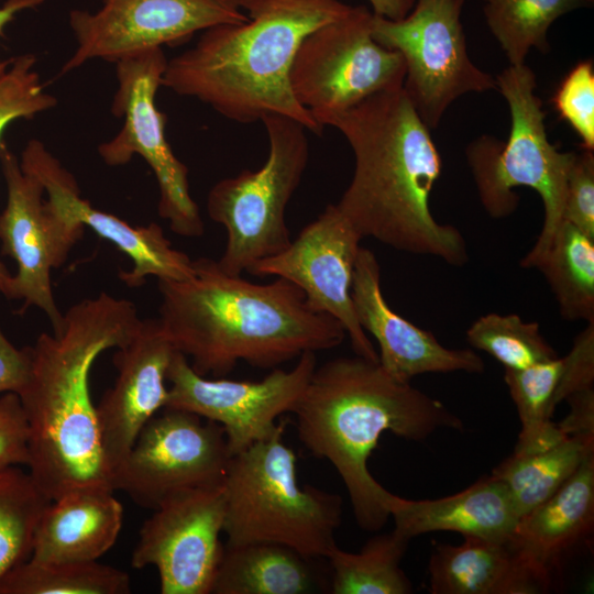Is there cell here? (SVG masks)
Here are the masks:
<instances>
[{"label": "cell", "mask_w": 594, "mask_h": 594, "mask_svg": "<svg viewBox=\"0 0 594 594\" xmlns=\"http://www.w3.org/2000/svg\"><path fill=\"white\" fill-rule=\"evenodd\" d=\"M326 125L339 130L353 151V176L336 205L362 239L454 266L468 263L462 233L431 213L442 160L403 86L330 116Z\"/></svg>", "instance_id": "1"}, {"label": "cell", "mask_w": 594, "mask_h": 594, "mask_svg": "<svg viewBox=\"0 0 594 594\" xmlns=\"http://www.w3.org/2000/svg\"><path fill=\"white\" fill-rule=\"evenodd\" d=\"M193 264L188 279L158 280L157 319L199 375L222 377L240 361L276 369L304 352L336 348L346 336L337 319L312 310L301 289L285 278L256 284L227 274L209 257Z\"/></svg>", "instance_id": "2"}, {"label": "cell", "mask_w": 594, "mask_h": 594, "mask_svg": "<svg viewBox=\"0 0 594 594\" xmlns=\"http://www.w3.org/2000/svg\"><path fill=\"white\" fill-rule=\"evenodd\" d=\"M140 321L133 302L102 292L70 306L62 330L41 333L31 346L30 377L18 395L29 428L26 466L51 501L79 486L112 488L89 373L102 352L130 341Z\"/></svg>", "instance_id": "3"}, {"label": "cell", "mask_w": 594, "mask_h": 594, "mask_svg": "<svg viewBox=\"0 0 594 594\" xmlns=\"http://www.w3.org/2000/svg\"><path fill=\"white\" fill-rule=\"evenodd\" d=\"M300 442L328 460L344 483L359 527L377 531L391 517V492L367 462L384 432L424 441L462 420L441 402L388 375L378 362L340 356L316 367L293 410Z\"/></svg>", "instance_id": "4"}, {"label": "cell", "mask_w": 594, "mask_h": 594, "mask_svg": "<svg viewBox=\"0 0 594 594\" xmlns=\"http://www.w3.org/2000/svg\"><path fill=\"white\" fill-rule=\"evenodd\" d=\"M240 4L248 20L202 31L193 47L167 61L162 86L238 123L280 114L320 135L323 128L292 92L289 73L302 40L345 15L352 6L342 0H240Z\"/></svg>", "instance_id": "5"}, {"label": "cell", "mask_w": 594, "mask_h": 594, "mask_svg": "<svg viewBox=\"0 0 594 594\" xmlns=\"http://www.w3.org/2000/svg\"><path fill=\"white\" fill-rule=\"evenodd\" d=\"M285 421L267 439L231 457L222 483L226 546L275 542L326 559L337 547L342 498L300 486L297 457L283 441Z\"/></svg>", "instance_id": "6"}, {"label": "cell", "mask_w": 594, "mask_h": 594, "mask_svg": "<svg viewBox=\"0 0 594 594\" xmlns=\"http://www.w3.org/2000/svg\"><path fill=\"white\" fill-rule=\"evenodd\" d=\"M497 90L505 98L510 129L506 141L481 135L466 145L480 201L494 219H503L519 205L517 187L539 194L543 205L541 231L520 266L534 268L549 249L563 222L566 180L575 152H562L547 135L542 101L536 95V75L525 63L509 65L496 77Z\"/></svg>", "instance_id": "7"}, {"label": "cell", "mask_w": 594, "mask_h": 594, "mask_svg": "<svg viewBox=\"0 0 594 594\" xmlns=\"http://www.w3.org/2000/svg\"><path fill=\"white\" fill-rule=\"evenodd\" d=\"M261 121L268 140L263 166L217 182L207 196L209 218L227 233L217 262L230 275H241L290 244L285 211L309 160V131L304 124L280 114H267Z\"/></svg>", "instance_id": "8"}, {"label": "cell", "mask_w": 594, "mask_h": 594, "mask_svg": "<svg viewBox=\"0 0 594 594\" xmlns=\"http://www.w3.org/2000/svg\"><path fill=\"white\" fill-rule=\"evenodd\" d=\"M464 0H416L410 12L393 21L373 14L371 31L405 63L403 88L429 130L447 109L470 92L497 90L496 78L468 54L461 22Z\"/></svg>", "instance_id": "9"}, {"label": "cell", "mask_w": 594, "mask_h": 594, "mask_svg": "<svg viewBox=\"0 0 594 594\" xmlns=\"http://www.w3.org/2000/svg\"><path fill=\"white\" fill-rule=\"evenodd\" d=\"M372 18L366 7L352 6L345 15L310 32L297 50L292 92L322 128L330 116L404 84V59L374 40Z\"/></svg>", "instance_id": "10"}, {"label": "cell", "mask_w": 594, "mask_h": 594, "mask_svg": "<svg viewBox=\"0 0 594 594\" xmlns=\"http://www.w3.org/2000/svg\"><path fill=\"white\" fill-rule=\"evenodd\" d=\"M167 61L162 47H156L116 62L118 88L111 112L124 117V122L113 139L98 146V153L109 166L124 165L140 155L158 185L160 217L177 235L198 238L205 224L190 195L188 168L166 140V114L155 101Z\"/></svg>", "instance_id": "11"}, {"label": "cell", "mask_w": 594, "mask_h": 594, "mask_svg": "<svg viewBox=\"0 0 594 594\" xmlns=\"http://www.w3.org/2000/svg\"><path fill=\"white\" fill-rule=\"evenodd\" d=\"M230 459L220 425L164 408L142 428L113 471L111 486L154 510L177 495L221 485Z\"/></svg>", "instance_id": "12"}, {"label": "cell", "mask_w": 594, "mask_h": 594, "mask_svg": "<svg viewBox=\"0 0 594 594\" xmlns=\"http://www.w3.org/2000/svg\"><path fill=\"white\" fill-rule=\"evenodd\" d=\"M316 367L315 352H304L293 369H273L258 382L207 378L175 351L167 370L165 408L186 410L220 425L232 457L278 429L277 418L293 413Z\"/></svg>", "instance_id": "13"}, {"label": "cell", "mask_w": 594, "mask_h": 594, "mask_svg": "<svg viewBox=\"0 0 594 594\" xmlns=\"http://www.w3.org/2000/svg\"><path fill=\"white\" fill-rule=\"evenodd\" d=\"M246 20L240 0H102L94 13L70 11L77 48L62 74L90 59L116 63L163 45L183 44L215 25Z\"/></svg>", "instance_id": "14"}, {"label": "cell", "mask_w": 594, "mask_h": 594, "mask_svg": "<svg viewBox=\"0 0 594 594\" xmlns=\"http://www.w3.org/2000/svg\"><path fill=\"white\" fill-rule=\"evenodd\" d=\"M0 162L7 184V205L0 215L1 254L18 265L7 298L23 299L20 312L37 307L50 319L54 333L63 328L51 280L53 268L62 266L81 233L72 230L52 209L43 184L24 170L18 157L0 144Z\"/></svg>", "instance_id": "15"}, {"label": "cell", "mask_w": 594, "mask_h": 594, "mask_svg": "<svg viewBox=\"0 0 594 594\" xmlns=\"http://www.w3.org/2000/svg\"><path fill=\"white\" fill-rule=\"evenodd\" d=\"M362 237L336 204L328 205L280 253L253 263V276H275L298 286L308 306L337 319L356 355L378 362V354L358 321L351 287Z\"/></svg>", "instance_id": "16"}, {"label": "cell", "mask_w": 594, "mask_h": 594, "mask_svg": "<svg viewBox=\"0 0 594 594\" xmlns=\"http://www.w3.org/2000/svg\"><path fill=\"white\" fill-rule=\"evenodd\" d=\"M223 521L222 484L177 495L144 521L131 564L155 566L162 594H210L224 549Z\"/></svg>", "instance_id": "17"}, {"label": "cell", "mask_w": 594, "mask_h": 594, "mask_svg": "<svg viewBox=\"0 0 594 594\" xmlns=\"http://www.w3.org/2000/svg\"><path fill=\"white\" fill-rule=\"evenodd\" d=\"M20 165L43 184L47 202L72 230L82 234L88 227L130 258L132 268L119 273L129 287L143 285L148 276L157 280H185L194 276L193 260L172 246L160 224L131 226L94 207L81 198L75 177L41 141L28 142Z\"/></svg>", "instance_id": "18"}, {"label": "cell", "mask_w": 594, "mask_h": 594, "mask_svg": "<svg viewBox=\"0 0 594 594\" xmlns=\"http://www.w3.org/2000/svg\"><path fill=\"white\" fill-rule=\"evenodd\" d=\"M175 351L157 318L141 319L130 341L117 348L116 382L96 405L111 480L142 428L167 404L166 376Z\"/></svg>", "instance_id": "19"}, {"label": "cell", "mask_w": 594, "mask_h": 594, "mask_svg": "<svg viewBox=\"0 0 594 594\" xmlns=\"http://www.w3.org/2000/svg\"><path fill=\"white\" fill-rule=\"evenodd\" d=\"M351 296L359 323L377 341L378 363L398 382L409 383L425 373H482V358L470 349L443 346L432 332L395 312L381 287L375 254L361 246L355 261Z\"/></svg>", "instance_id": "20"}, {"label": "cell", "mask_w": 594, "mask_h": 594, "mask_svg": "<svg viewBox=\"0 0 594 594\" xmlns=\"http://www.w3.org/2000/svg\"><path fill=\"white\" fill-rule=\"evenodd\" d=\"M113 490L79 486L51 501L35 529L30 559L40 562L97 561L116 543L123 507Z\"/></svg>", "instance_id": "21"}, {"label": "cell", "mask_w": 594, "mask_h": 594, "mask_svg": "<svg viewBox=\"0 0 594 594\" xmlns=\"http://www.w3.org/2000/svg\"><path fill=\"white\" fill-rule=\"evenodd\" d=\"M594 527V452L546 502L519 519L512 542L549 587L554 569Z\"/></svg>", "instance_id": "22"}, {"label": "cell", "mask_w": 594, "mask_h": 594, "mask_svg": "<svg viewBox=\"0 0 594 594\" xmlns=\"http://www.w3.org/2000/svg\"><path fill=\"white\" fill-rule=\"evenodd\" d=\"M394 530L410 540L433 531L464 537L512 540L519 516L505 486L492 475L454 495L414 501L391 494L387 501Z\"/></svg>", "instance_id": "23"}, {"label": "cell", "mask_w": 594, "mask_h": 594, "mask_svg": "<svg viewBox=\"0 0 594 594\" xmlns=\"http://www.w3.org/2000/svg\"><path fill=\"white\" fill-rule=\"evenodd\" d=\"M431 594H536L549 587L509 541L464 537L437 542L428 564Z\"/></svg>", "instance_id": "24"}, {"label": "cell", "mask_w": 594, "mask_h": 594, "mask_svg": "<svg viewBox=\"0 0 594 594\" xmlns=\"http://www.w3.org/2000/svg\"><path fill=\"white\" fill-rule=\"evenodd\" d=\"M317 559L285 544H224L212 584L213 594H308L329 590Z\"/></svg>", "instance_id": "25"}, {"label": "cell", "mask_w": 594, "mask_h": 594, "mask_svg": "<svg viewBox=\"0 0 594 594\" xmlns=\"http://www.w3.org/2000/svg\"><path fill=\"white\" fill-rule=\"evenodd\" d=\"M594 452V438L568 436L537 452L516 453L492 471L507 490L519 519L551 497Z\"/></svg>", "instance_id": "26"}, {"label": "cell", "mask_w": 594, "mask_h": 594, "mask_svg": "<svg viewBox=\"0 0 594 594\" xmlns=\"http://www.w3.org/2000/svg\"><path fill=\"white\" fill-rule=\"evenodd\" d=\"M566 320L594 321V238L563 221L535 265Z\"/></svg>", "instance_id": "27"}, {"label": "cell", "mask_w": 594, "mask_h": 594, "mask_svg": "<svg viewBox=\"0 0 594 594\" xmlns=\"http://www.w3.org/2000/svg\"><path fill=\"white\" fill-rule=\"evenodd\" d=\"M410 540L394 529L371 538L356 552L334 547L329 564V592L332 594H408L413 585L400 561Z\"/></svg>", "instance_id": "28"}, {"label": "cell", "mask_w": 594, "mask_h": 594, "mask_svg": "<svg viewBox=\"0 0 594 594\" xmlns=\"http://www.w3.org/2000/svg\"><path fill=\"white\" fill-rule=\"evenodd\" d=\"M486 24L509 65H520L531 48L550 51L548 31L560 16L594 0H481Z\"/></svg>", "instance_id": "29"}, {"label": "cell", "mask_w": 594, "mask_h": 594, "mask_svg": "<svg viewBox=\"0 0 594 594\" xmlns=\"http://www.w3.org/2000/svg\"><path fill=\"white\" fill-rule=\"evenodd\" d=\"M562 370L563 358L559 356L522 370H505L504 380L521 422L514 452L542 451L568 437L551 420Z\"/></svg>", "instance_id": "30"}, {"label": "cell", "mask_w": 594, "mask_h": 594, "mask_svg": "<svg viewBox=\"0 0 594 594\" xmlns=\"http://www.w3.org/2000/svg\"><path fill=\"white\" fill-rule=\"evenodd\" d=\"M128 573L98 561L40 562L14 566L0 581V594H128Z\"/></svg>", "instance_id": "31"}, {"label": "cell", "mask_w": 594, "mask_h": 594, "mask_svg": "<svg viewBox=\"0 0 594 594\" xmlns=\"http://www.w3.org/2000/svg\"><path fill=\"white\" fill-rule=\"evenodd\" d=\"M50 503L29 471L0 469V581L31 557L36 526Z\"/></svg>", "instance_id": "32"}, {"label": "cell", "mask_w": 594, "mask_h": 594, "mask_svg": "<svg viewBox=\"0 0 594 594\" xmlns=\"http://www.w3.org/2000/svg\"><path fill=\"white\" fill-rule=\"evenodd\" d=\"M465 337L473 348L493 356L505 370H522L558 356L541 334L539 323L526 322L515 314L481 316Z\"/></svg>", "instance_id": "33"}, {"label": "cell", "mask_w": 594, "mask_h": 594, "mask_svg": "<svg viewBox=\"0 0 594 594\" xmlns=\"http://www.w3.org/2000/svg\"><path fill=\"white\" fill-rule=\"evenodd\" d=\"M34 65L33 55H21L12 58L8 69L0 76V140L11 122L32 119L57 103L56 98L44 90ZM11 277L0 261V293L4 297Z\"/></svg>", "instance_id": "34"}, {"label": "cell", "mask_w": 594, "mask_h": 594, "mask_svg": "<svg viewBox=\"0 0 594 594\" xmlns=\"http://www.w3.org/2000/svg\"><path fill=\"white\" fill-rule=\"evenodd\" d=\"M554 109L582 141L594 150V68L590 59L579 62L563 78L553 99Z\"/></svg>", "instance_id": "35"}, {"label": "cell", "mask_w": 594, "mask_h": 594, "mask_svg": "<svg viewBox=\"0 0 594 594\" xmlns=\"http://www.w3.org/2000/svg\"><path fill=\"white\" fill-rule=\"evenodd\" d=\"M563 221L594 238V153L575 152L565 189Z\"/></svg>", "instance_id": "36"}, {"label": "cell", "mask_w": 594, "mask_h": 594, "mask_svg": "<svg viewBox=\"0 0 594 594\" xmlns=\"http://www.w3.org/2000/svg\"><path fill=\"white\" fill-rule=\"evenodd\" d=\"M576 336L572 349L563 356V370L553 397L554 408L571 395L593 388L594 321Z\"/></svg>", "instance_id": "37"}, {"label": "cell", "mask_w": 594, "mask_h": 594, "mask_svg": "<svg viewBox=\"0 0 594 594\" xmlns=\"http://www.w3.org/2000/svg\"><path fill=\"white\" fill-rule=\"evenodd\" d=\"M29 428L20 398L14 393L0 395V469L26 465Z\"/></svg>", "instance_id": "38"}, {"label": "cell", "mask_w": 594, "mask_h": 594, "mask_svg": "<svg viewBox=\"0 0 594 594\" xmlns=\"http://www.w3.org/2000/svg\"><path fill=\"white\" fill-rule=\"evenodd\" d=\"M31 364V346L18 349L0 329V395H19L28 384Z\"/></svg>", "instance_id": "39"}, {"label": "cell", "mask_w": 594, "mask_h": 594, "mask_svg": "<svg viewBox=\"0 0 594 594\" xmlns=\"http://www.w3.org/2000/svg\"><path fill=\"white\" fill-rule=\"evenodd\" d=\"M570 411L558 424L565 436L594 438V388L578 392L566 398Z\"/></svg>", "instance_id": "40"}, {"label": "cell", "mask_w": 594, "mask_h": 594, "mask_svg": "<svg viewBox=\"0 0 594 594\" xmlns=\"http://www.w3.org/2000/svg\"><path fill=\"white\" fill-rule=\"evenodd\" d=\"M373 14L397 21L405 18L413 9L416 0H366Z\"/></svg>", "instance_id": "41"}, {"label": "cell", "mask_w": 594, "mask_h": 594, "mask_svg": "<svg viewBox=\"0 0 594 594\" xmlns=\"http://www.w3.org/2000/svg\"><path fill=\"white\" fill-rule=\"evenodd\" d=\"M46 0H7L0 8V36L3 35L4 28L14 20L15 15L25 9L40 6ZM12 58L0 61V76L8 69Z\"/></svg>", "instance_id": "42"}]
</instances>
